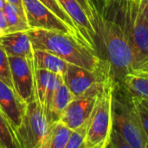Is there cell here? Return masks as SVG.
Instances as JSON below:
<instances>
[{
  "mask_svg": "<svg viewBox=\"0 0 148 148\" xmlns=\"http://www.w3.org/2000/svg\"><path fill=\"white\" fill-rule=\"evenodd\" d=\"M97 52L106 62L108 75L114 82L122 83L124 77L135 69L133 49L119 21L98 11L95 23Z\"/></svg>",
  "mask_w": 148,
  "mask_h": 148,
  "instance_id": "6da1fadb",
  "label": "cell"
},
{
  "mask_svg": "<svg viewBox=\"0 0 148 148\" xmlns=\"http://www.w3.org/2000/svg\"><path fill=\"white\" fill-rule=\"evenodd\" d=\"M26 32L33 49L50 52L68 63L91 71H97L107 67L97 51L69 34L42 29H29Z\"/></svg>",
  "mask_w": 148,
  "mask_h": 148,
  "instance_id": "7a4b0ae2",
  "label": "cell"
},
{
  "mask_svg": "<svg viewBox=\"0 0 148 148\" xmlns=\"http://www.w3.org/2000/svg\"><path fill=\"white\" fill-rule=\"evenodd\" d=\"M112 120L113 128L124 136L131 148H148L147 138L134 98L122 83H114Z\"/></svg>",
  "mask_w": 148,
  "mask_h": 148,
  "instance_id": "3957f363",
  "label": "cell"
},
{
  "mask_svg": "<svg viewBox=\"0 0 148 148\" xmlns=\"http://www.w3.org/2000/svg\"><path fill=\"white\" fill-rule=\"evenodd\" d=\"M117 4L119 22L128 39L135 59V69L148 59V22L140 0L113 1Z\"/></svg>",
  "mask_w": 148,
  "mask_h": 148,
  "instance_id": "277c9868",
  "label": "cell"
},
{
  "mask_svg": "<svg viewBox=\"0 0 148 148\" xmlns=\"http://www.w3.org/2000/svg\"><path fill=\"white\" fill-rule=\"evenodd\" d=\"M114 82L107 76L88 122L85 148H106L113 129L112 96Z\"/></svg>",
  "mask_w": 148,
  "mask_h": 148,
  "instance_id": "5b68a950",
  "label": "cell"
},
{
  "mask_svg": "<svg viewBox=\"0 0 148 148\" xmlns=\"http://www.w3.org/2000/svg\"><path fill=\"white\" fill-rule=\"evenodd\" d=\"M49 125L47 116L36 99L27 103L22 122L15 130L19 147H42Z\"/></svg>",
  "mask_w": 148,
  "mask_h": 148,
  "instance_id": "8992f818",
  "label": "cell"
},
{
  "mask_svg": "<svg viewBox=\"0 0 148 148\" xmlns=\"http://www.w3.org/2000/svg\"><path fill=\"white\" fill-rule=\"evenodd\" d=\"M29 29H42L69 34L86 43L82 35L69 26L39 0H22ZM87 44V43H86ZM88 45V44H87Z\"/></svg>",
  "mask_w": 148,
  "mask_h": 148,
  "instance_id": "52a82bcc",
  "label": "cell"
},
{
  "mask_svg": "<svg viewBox=\"0 0 148 148\" xmlns=\"http://www.w3.org/2000/svg\"><path fill=\"white\" fill-rule=\"evenodd\" d=\"M104 82L95 86L84 95L74 98L62 114L59 121L72 130L80 127L88 121L102 89Z\"/></svg>",
  "mask_w": 148,
  "mask_h": 148,
  "instance_id": "ba28073f",
  "label": "cell"
},
{
  "mask_svg": "<svg viewBox=\"0 0 148 148\" xmlns=\"http://www.w3.org/2000/svg\"><path fill=\"white\" fill-rule=\"evenodd\" d=\"M9 62L13 88L27 104L36 99V68L23 57L9 56Z\"/></svg>",
  "mask_w": 148,
  "mask_h": 148,
  "instance_id": "9c48e42d",
  "label": "cell"
},
{
  "mask_svg": "<svg viewBox=\"0 0 148 148\" xmlns=\"http://www.w3.org/2000/svg\"><path fill=\"white\" fill-rule=\"evenodd\" d=\"M108 75V67L97 71H91L69 63L63 75V81L75 98L84 95L95 86L104 82Z\"/></svg>",
  "mask_w": 148,
  "mask_h": 148,
  "instance_id": "30bf717a",
  "label": "cell"
},
{
  "mask_svg": "<svg viewBox=\"0 0 148 148\" xmlns=\"http://www.w3.org/2000/svg\"><path fill=\"white\" fill-rule=\"evenodd\" d=\"M61 7L71 18L78 30L82 35L87 44L95 51L96 47V30L87 16L86 12L77 2V0H57ZM98 53V52H97Z\"/></svg>",
  "mask_w": 148,
  "mask_h": 148,
  "instance_id": "8fae6325",
  "label": "cell"
},
{
  "mask_svg": "<svg viewBox=\"0 0 148 148\" xmlns=\"http://www.w3.org/2000/svg\"><path fill=\"white\" fill-rule=\"evenodd\" d=\"M26 105L13 88L0 80V109L14 131L22 122Z\"/></svg>",
  "mask_w": 148,
  "mask_h": 148,
  "instance_id": "7c38bea8",
  "label": "cell"
},
{
  "mask_svg": "<svg viewBox=\"0 0 148 148\" xmlns=\"http://www.w3.org/2000/svg\"><path fill=\"white\" fill-rule=\"evenodd\" d=\"M63 76L50 71L36 69V99L47 114L52 96L63 82Z\"/></svg>",
  "mask_w": 148,
  "mask_h": 148,
  "instance_id": "4fadbf2b",
  "label": "cell"
},
{
  "mask_svg": "<svg viewBox=\"0 0 148 148\" xmlns=\"http://www.w3.org/2000/svg\"><path fill=\"white\" fill-rule=\"evenodd\" d=\"M0 45L9 56L26 59L34 65V49L26 31L10 32L0 37Z\"/></svg>",
  "mask_w": 148,
  "mask_h": 148,
  "instance_id": "5bb4252c",
  "label": "cell"
},
{
  "mask_svg": "<svg viewBox=\"0 0 148 148\" xmlns=\"http://www.w3.org/2000/svg\"><path fill=\"white\" fill-rule=\"evenodd\" d=\"M74 95L63 82L57 88L52 96L49 111L46 114L49 122L51 123L59 121L62 114L67 108L69 104L74 100Z\"/></svg>",
  "mask_w": 148,
  "mask_h": 148,
  "instance_id": "9a60e30c",
  "label": "cell"
},
{
  "mask_svg": "<svg viewBox=\"0 0 148 148\" xmlns=\"http://www.w3.org/2000/svg\"><path fill=\"white\" fill-rule=\"evenodd\" d=\"M71 132L61 121L49 123L41 148H66Z\"/></svg>",
  "mask_w": 148,
  "mask_h": 148,
  "instance_id": "2e32d148",
  "label": "cell"
},
{
  "mask_svg": "<svg viewBox=\"0 0 148 148\" xmlns=\"http://www.w3.org/2000/svg\"><path fill=\"white\" fill-rule=\"evenodd\" d=\"M34 64L36 69H45L63 76L69 63L50 52L34 49Z\"/></svg>",
  "mask_w": 148,
  "mask_h": 148,
  "instance_id": "e0dca14e",
  "label": "cell"
},
{
  "mask_svg": "<svg viewBox=\"0 0 148 148\" xmlns=\"http://www.w3.org/2000/svg\"><path fill=\"white\" fill-rule=\"evenodd\" d=\"M122 84L132 96L148 100L147 71L134 69L124 77Z\"/></svg>",
  "mask_w": 148,
  "mask_h": 148,
  "instance_id": "ac0fdd59",
  "label": "cell"
},
{
  "mask_svg": "<svg viewBox=\"0 0 148 148\" xmlns=\"http://www.w3.org/2000/svg\"><path fill=\"white\" fill-rule=\"evenodd\" d=\"M3 11L8 23V33L26 31L29 29L25 14L22 12L16 6L6 2L3 6Z\"/></svg>",
  "mask_w": 148,
  "mask_h": 148,
  "instance_id": "d6986e66",
  "label": "cell"
},
{
  "mask_svg": "<svg viewBox=\"0 0 148 148\" xmlns=\"http://www.w3.org/2000/svg\"><path fill=\"white\" fill-rule=\"evenodd\" d=\"M0 148H19L15 131L0 109Z\"/></svg>",
  "mask_w": 148,
  "mask_h": 148,
  "instance_id": "ffe728a7",
  "label": "cell"
},
{
  "mask_svg": "<svg viewBox=\"0 0 148 148\" xmlns=\"http://www.w3.org/2000/svg\"><path fill=\"white\" fill-rule=\"evenodd\" d=\"M88 121L80 127L72 130L66 148H85V140L88 131Z\"/></svg>",
  "mask_w": 148,
  "mask_h": 148,
  "instance_id": "44dd1931",
  "label": "cell"
},
{
  "mask_svg": "<svg viewBox=\"0 0 148 148\" xmlns=\"http://www.w3.org/2000/svg\"><path fill=\"white\" fill-rule=\"evenodd\" d=\"M40 2H42V3H44L49 9H50L57 16H59L62 21H64L69 26H70L72 29H74L75 30H76L77 32H79L81 34V32L78 30V29L76 28V26L75 25V23H73V21L71 20V18L69 16V15L64 11V10L61 7V5L59 4L57 0H39ZM82 35V34H81ZM83 37V36H82ZM84 39V38H83ZM87 43V42H86Z\"/></svg>",
  "mask_w": 148,
  "mask_h": 148,
  "instance_id": "7402d4cb",
  "label": "cell"
},
{
  "mask_svg": "<svg viewBox=\"0 0 148 148\" xmlns=\"http://www.w3.org/2000/svg\"><path fill=\"white\" fill-rule=\"evenodd\" d=\"M0 80L13 88L9 56L0 45Z\"/></svg>",
  "mask_w": 148,
  "mask_h": 148,
  "instance_id": "603a6c76",
  "label": "cell"
},
{
  "mask_svg": "<svg viewBox=\"0 0 148 148\" xmlns=\"http://www.w3.org/2000/svg\"><path fill=\"white\" fill-rule=\"evenodd\" d=\"M133 98L141 121L143 130L148 140V100L143 98H137L134 96Z\"/></svg>",
  "mask_w": 148,
  "mask_h": 148,
  "instance_id": "cb8c5ba5",
  "label": "cell"
},
{
  "mask_svg": "<svg viewBox=\"0 0 148 148\" xmlns=\"http://www.w3.org/2000/svg\"><path fill=\"white\" fill-rule=\"evenodd\" d=\"M106 148H131V147L127 140L124 138V136L113 128L110 133Z\"/></svg>",
  "mask_w": 148,
  "mask_h": 148,
  "instance_id": "d4e9b609",
  "label": "cell"
},
{
  "mask_svg": "<svg viewBox=\"0 0 148 148\" xmlns=\"http://www.w3.org/2000/svg\"><path fill=\"white\" fill-rule=\"evenodd\" d=\"M77 2L81 4L84 11L86 12L87 16L94 24L95 28L96 19H97V14H98V9L93 0H77Z\"/></svg>",
  "mask_w": 148,
  "mask_h": 148,
  "instance_id": "484cf974",
  "label": "cell"
},
{
  "mask_svg": "<svg viewBox=\"0 0 148 148\" xmlns=\"http://www.w3.org/2000/svg\"><path fill=\"white\" fill-rule=\"evenodd\" d=\"M0 29H2L4 34L8 33V23L3 10H0Z\"/></svg>",
  "mask_w": 148,
  "mask_h": 148,
  "instance_id": "4316f807",
  "label": "cell"
},
{
  "mask_svg": "<svg viewBox=\"0 0 148 148\" xmlns=\"http://www.w3.org/2000/svg\"><path fill=\"white\" fill-rule=\"evenodd\" d=\"M142 12L148 22V0H140Z\"/></svg>",
  "mask_w": 148,
  "mask_h": 148,
  "instance_id": "83f0119b",
  "label": "cell"
},
{
  "mask_svg": "<svg viewBox=\"0 0 148 148\" xmlns=\"http://www.w3.org/2000/svg\"><path fill=\"white\" fill-rule=\"evenodd\" d=\"M8 3H12L14 4L15 6H16L22 12L24 13V10H23V1L22 0H6Z\"/></svg>",
  "mask_w": 148,
  "mask_h": 148,
  "instance_id": "f1b7e54d",
  "label": "cell"
},
{
  "mask_svg": "<svg viewBox=\"0 0 148 148\" xmlns=\"http://www.w3.org/2000/svg\"><path fill=\"white\" fill-rule=\"evenodd\" d=\"M136 69L142 70V71H147L148 72V59H147L146 61H144L143 62H141L140 64V66Z\"/></svg>",
  "mask_w": 148,
  "mask_h": 148,
  "instance_id": "f546056e",
  "label": "cell"
},
{
  "mask_svg": "<svg viewBox=\"0 0 148 148\" xmlns=\"http://www.w3.org/2000/svg\"><path fill=\"white\" fill-rule=\"evenodd\" d=\"M6 0H0V10H2L3 9V6L4 4L6 3Z\"/></svg>",
  "mask_w": 148,
  "mask_h": 148,
  "instance_id": "4dcf8cb0",
  "label": "cell"
},
{
  "mask_svg": "<svg viewBox=\"0 0 148 148\" xmlns=\"http://www.w3.org/2000/svg\"><path fill=\"white\" fill-rule=\"evenodd\" d=\"M113 1H121V0H106V4H105V8L107 7V5H108V3H110V2H113ZM105 8H104V9H105ZM104 9H103V10H104Z\"/></svg>",
  "mask_w": 148,
  "mask_h": 148,
  "instance_id": "1f68e13d",
  "label": "cell"
},
{
  "mask_svg": "<svg viewBox=\"0 0 148 148\" xmlns=\"http://www.w3.org/2000/svg\"><path fill=\"white\" fill-rule=\"evenodd\" d=\"M101 1V4H102V10H101V11H102L103 10V9L105 8V4H106V0H100Z\"/></svg>",
  "mask_w": 148,
  "mask_h": 148,
  "instance_id": "d6a6232c",
  "label": "cell"
},
{
  "mask_svg": "<svg viewBox=\"0 0 148 148\" xmlns=\"http://www.w3.org/2000/svg\"><path fill=\"white\" fill-rule=\"evenodd\" d=\"M3 35H4V32H3L2 29H0V37H1V36H3Z\"/></svg>",
  "mask_w": 148,
  "mask_h": 148,
  "instance_id": "836d02e7",
  "label": "cell"
}]
</instances>
